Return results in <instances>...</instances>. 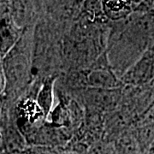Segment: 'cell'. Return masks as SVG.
Wrapping results in <instances>:
<instances>
[{"instance_id": "obj_2", "label": "cell", "mask_w": 154, "mask_h": 154, "mask_svg": "<svg viewBox=\"0 0 154 154\" xmlns=\"http://www.w3.org/2000/svg\"><path fill=\"white\" fill-rule=\"evenodd\" d=\"M154 79V52L147 51L121 77L122 83L129 87H142Z\"/></svg>"}, {"instance_id": "obj_6", "label": "cell", "mask_w": 154, "mask_h": 154, "mask_svg": "<svg viewBox=\"0 0 154 154\" xmlns=\"http://www.w3.org/2000/svg\"><path fill=\"white\" fill-rule=\"evenodd\" d=\"M150 51H153L154 52V43H153V45H152V48L150 49Z\"/></svg>"}, {"instance_id": "obj_5", "label": "cell", "mask_w": 154, "mask_h": 154, "mask_svg": "<svg viewBox=\"0 0 154 154\" xmlns=\"http://www.w3.org/2000/svg\"><path fill=\"white\" fill-rule=\"evenodd\" d=\"M4 87H5V77H4L3 70L0 68V92L4 89Z\"/></svg>"}, {"instance_id": "obj_3", "label": "cell", "mask_w": 154, "mask_h": 154, "mask_svg": "<svg viewBox=\"0 0 154 154\" xmlns=\"http://www.w3.org/2000/svg\"><path fill=\"white\" fill-rule=\"evenodd\" d=\"M123 86L120 78L110 68L88 69L87 88L114 90L122 88Z\"/></svg>"}, {"instance_id": "obj_4", "label": "cell", "mask_w": 154, "mask_h": 154, "mask_svg": "<svg viewBox=\"0 0 154 154\" xmlns=\"http://www.w3.org/2000/svg\"><path fill=\"white\" fill-rule=\"evenodd\" d=\"M58 75H51L42 79L36 95V101L43 110L46 119L53 109L55 84Z\"/></svg>"}, {"instance_id": "obj_1", "label": "cell", "mask_w": 154, "mask_h": 154, "mask_svg": "<svg viewBox=\"0 0 154 154\" xmlns=\"http://www.w3.org/2000/svg\"><path fill=\"white\" fill-rule=\"evenodd\" d=\"M82 96L87 105V110L94 113L103 111L112 112L121 103L122 88L114 90H103L87 88L82 90Z\"/></svg>"}]
</instances>
